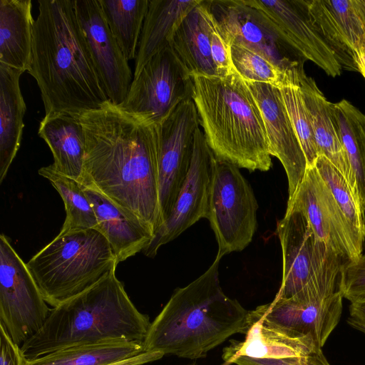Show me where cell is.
Returning a JSON list of instances; mask_svg holds the SVG:
<instances>
[{
    "label": "cell",
    "mask_w": 365,
    "mask_h": 365,
    "mask_svg": "<svg viewBox=\"0 0 365 365\" xmlns=\"http://www.w3.org/2000/svg\"><path fill=\"white\" fill-rule=\"evenodd\" d=\"M80 120L86 138L81 183L138 216L155 234L160 225L155 125L110 101Z\"/></svg>",
    "instance_id": "obj_1"
},
{
    "label": "cell",
    "mask_w": 365,
    "mask_h": 365,
    "mask_svg": "<svg viewBox=\"0 0 365 365\" xmlns=\"http://www.w3.org/2000/svg\"><path fill=\"white\" fill-rule=\"evenodd\" d=\"M28 73L39 88L45 115H81L109 101L80 27L74 0H40Z\"/></svg>",
    "instance_id": "obj_2"
},
{
    "label": "cell",
    "mask_w": 365,
    "mask_h": 365,
    "mask_svg": "<svg viewBox=\"0 0 365 365\" xmlns=\"http://www.w3.org/2000/svg\"><path fill=\"white\" fill-rule=\"evenodd\" d=\"M221 257L184 287L177 288L151 322L144 351L197 359L236 334H246L250 311L227 296L219 279Z\"/></svg>",
    "instance_id": "obj_3"
},
{
    "label": "cell",
    "mask_w": 365,
    "mask_h": 365,
    "mask_svg": "<svg viewBox=\"0 0 365 365\" xmlns=\"http://www.w3.org/2000/svg\"><path fill=\"white\" fill-rule=\"evenodd\" d=\"M150 324L114 272L51 309L41 329L21 349L29 361L67 347L110 339L143 343Z\"/></svg>",
    "instance_id": "obj_4"
},
{
    "label": "cell",
    "mask_w": 365,
    "mask_h": 365,
    "mask_svg": "<svg viewBox=\"0 0 365 365\" xmlns=\"http://www.w3.org/2000/svg\"><path fill=\"white\" fill-rule=\"evenodd\" d=\"M191 78L192 99L215 157L250 171L269 170L272 155L264 121L245 81L235 71Z\"/></svg>",
    "instance_id": "obj_5"
},
{
    "label": "cell",
    "mask_w": 365,
    "mask_h": 365,
    "mask_svg": "<svg viewBox=\"0 0 365 365\" xmlns=\"http://www.w3.org/2000/svg\"><path fill=\"white\" fill-rule=\"evenodd\" d=\"M26 265L54 308L115 272L118 264L105 236L89 228L60 232Z\"/></svg>",
    "instance_id": "obj_6"
},
{
    "label": "cell",
    "mask_w": 365,
    "mask_h": 365,
    "mask_svg": "<svg viewBox=\"0 0 365 365\" xmlns=\"http://www.w3.org/2000/svg\"><path fill=\"white\" fill-rule=\"evenodd\" d=\"M277 231L283 263L282 283L274 298H289L308 285L341 273L349 262L318 237L297 207H287Z\"/></svg>",
    "instance_id": "obj_7"
},
{
    "label": "cell",
    "mask_w": 365,
    "mask_h": 365,
    "mask_svg": "<svg viewBox=\"0 0 365 365\" xmlns=\"http://www.w3.org/2000/svg\"><path fill=\"white\" fill-rule=\"evenodd\" d=\"M257 208L254 192L239 168L215 157L207 219L218 244L217 255L222 257L248 246L257 226Z\"/></svg>",
    "instance_id": "obj_8"
},
{
    "label": "cell",
    "mask_w": 365,
    "mask_h": 365,
    "mask_svg": "<svg viewBox=\"0 0 365 365\" xmlns=\"http://www.w3.org/2000/svg\"><path fill=\"white\" fill-rule=\"evenodd\" d=\"M343 298L336 285L316 284L289 298H274L252 313L269 327L292 336L312 339L322 349L340 320Z\"/></svg>",
    "instance_id": "obj_9"
},
{
    "label": "cell",
    "mask_w": 365,
    "mask_h": 365,
    "mask_svg": "<svg viewBox=\"0 0 365 365\" xmlns=\"http://www.w3.org/2000/svg\"><path fill=\"white\" fill-rule=\"evenodd\" d=\"M192 96V78L169 47L153 56L133 78L118 107L136 118L155 125Z\"/></svg>",
    "instance_id": "obj_10"
},
{
    "label": "cell",
    "mask_w": 365,
    "mask_h": 365,
    "mask_svg": "<svg viewBox=\"0 0 365 365\" xmlns=\"http://www.w3.org/2000/svg\"><path fill=\"white\" fill-rule=\"evenodd\" d=\"M51 311L26 263L1 234L0 322L14 342L21 346L41 329Z\"/></svg>",
    "instance_id": "obj_11"
},
{
    "label": "cell",
    "mask_w": 365,
    "mask_h": 365,
    "mask_svg": "<svg viewBox=\"0 0 365 365\" xmlns=\"http://www.w3.org/2000/svg\"><path fill=\"white\" fill-rule=\"evenodd\" d=\"M199 125L192 99L182 102L169 116L155 124L160 225L168 217L189 172Z\"/></svg>",
    "instance_id": "obj_12"
},
{
    "label": "cell",
    "mask_w": 365,
    "mask_h": 365,
    "mask_svg": "<svg viewBox=\"0 0 365 365\" xmlns=\"http://www.w3.org/2000/svg\"><path fill=\"white\" fill-rule=\"evenodd\" d=\"M207 4L229 45H242L284 71L303 68L305 58L246 1L207 0Z\"/></svg>",
    "instance_id": "obj_13"
},
{
    "label": "cell",
    "mask_w": 365,
    "mask_h": 365,
    "mask_svg": "<svg viewBox=\"0 0 365 365\" xmlns=\"http://www.w3.org/2000/svg\"><path fill=\"white\" fill-rule=\"evenodd\" d=\"M214 158L204 133L197 128L187 175L168 217L143 251L145 256L154 257L161 246L177 238L200 219L207 218Z\"/></svg>",
    "instance_id": "obj_14"
},
{
    "label": "cell",
    "mask_w": 365,
    "mask_h": 365,
    "mask_svg": "<svg viewBox=\"0 0 365 365\" xmlns=\"http://www.w3.org/2000/svg\"><path fill=\"white\" fill-rule=\"evenodd\" d=\"M77 19L98 76L109 101L120 106L133 76L106 21L98 0H74Z\"/></svg>",
    "instance_id": "obj_15"
},
{
    "label": "cell",
    "mask_w": 365,
    "mask_h": 365,
    "mask_svg": "<svg viewBox=\"0 0 365 365\" xmlns=\"http://www.w3.org/2000/svg\"><path fill=\"white\" fill-rule=\"evenodd\" d=\"M300 209L315 234L346 262L362 255L363 246L355 237L329 188L314 165L305 175L287 206Z\"/></svg>",
    "instance_id": "obj_16"
},
{
    "label": "cell",
    "mask_w": 365,
    "mask_h": 365,
    "mask_svg": "<svg viewBox=\"0 0 365 365\" xmlns=\"http://www.w3.org/2000/svg\"><path fill=\"white\" fill-rule=\"evenodd\" d=\"M305 60L328 76H340L342 66L322 38L309 13L306 0H247Z\"/></svg>",
    "instance_id": "obj_17"
},
{
    "label": "cell",
    "mask_w": 365,
    "mask_h": 365,
    "mask_svg": "<svg viewBox=\"0 0 365 365\" xmlns=\"http://www.w3.org/2000/svg\"><path fill=\"white\" fill-rule=\"evenodd\" d=\"M261 111L271 155L282 164L288 180V201L294 197L305 175L307 163L292 125L280 91L265 83L247 81Z\"/></svg>",
    "instance_id": "obj_18"
},
{
    "label": "cell",
    "mask_w": 365,
    "mask_h": 365,
    "mask_svg": "<svg viewBox=\"0 0 365 365\" xmlns=\"http://www.w3.org/2000/svg\"><path fill=\"white\" fill-rule=\"evenodd\" d=\"M318 31L342 68L359 71L365 56V24L354 0H306Z\"/></svg>",
    "instance_id": "obj_19"
},
{
    "label": "cell",
    "mask_w": 365,
    "mask_h": 365,
    "mask_svg": "<svg viewBox=\"0 0 365 365\" xmlns=\"http://www.w3.org/2000/svg\"><path fill=\"white\" fill-rule=\"evenodd\" d=\"M81 185L95 212L96 229L107 239L117 264L143 252L149 245L154 233L146 222L98 190Z\"/></svg>",
    "instance_id": "obj_20"
},
{
    "label": "cell",
    "mask_w": 365,
    "mask_h": 365,
    "mask_svg": "<svg viewBox=\"0 0 365 365\" xmlns=\"http://www.w3.org/2000/svg\"><path fill=\"white\" fill-rule=\"evenodd\" d=\"M299 84L310 118L318 155L326 157L359 195L356 180L332 115V103L326 98L315 81L308 76L304 69L299 73Z\"/></svg>",
    "instance_id": "obj_21"
},
{
    "label": "cell",
    "mask_w": 365,
    "mask_h": 365,
    "mask_svg": "<svg viewBox=\"0 0 365 365\" xmlns=\"http://www.w3.org/2000/svg\"><path fill=\"white\" fill-rule=\"evenodd\" d=\"M251 325L245 340H232L223 349L222 359L227 364L240 356L254 359H283L301 356L322 350L309 337H295L265 325L250 311Z\"/></svg>",
    "instance_id": "obj_22"
},
{
    "label": "cell",
    "mask_w": 365,
    "mask_h": 365,
    "mask_svg": "<svg viewBox=\"0 0 365 365\" xmlns=\"http://www.w3.org/2000/svg\"><path fill=\"white\" fill-rule=\"evenodd\" d=\"M80 116L68 113L44 115L38 134L48 145L56 170L81 182L86 138Z\"/></svg>",
    "instance_id": "obj_23"
},
{
    "label": "cell",
    "mask_w": 365,
    "mask_h": 365,
    "mask_svg": "<svg viewBox=\"0 0 365 365\" xmlns=\"http://www.w3.org/2000/svg\"><path fill=\"white\" fill-rule=\"evenodd\" d=\"M201 0H149L144 20L133 78L155 54L169 48L171 39L184 18Z\"/></svg>",
    "instance_id": "obj_24"
},
{
    "label": "cell",
    "mask_w": 365,
    "mask_h": 365,
    "mask_svg": "<svg viewBox=\"0 0 365 365\" xmlns=\"http://www.w3.org/2000/svg\"><path fill=\"white\" fill-rule=\"evenodd\" d=\"M23 71L0 63V182L21 145L26 106L20 88Z\"/></svg>",
    "instance_id": "obj_25"
},
{
    "label": "cell",
    "mask_w": 365,
    "mask_h": 365,
    "mask_svg": "<svg viewBox=\"0 0 365 365\" xmlns=\"http://www.w3.org/2000/svg\"><path fill=\"white\" fill-rule=\"evenodd\" d=\"M169 47L190 76H217L211 54L205 0L184 18Z\"/></svg>",
    "instance_id": "obj_26"
},
{
    "label": "cell",
    "mask_w": 365,
    "mask_h": 365,
    "mask_svg": "<svg viewBox=\"0 0 365 365\" xmlns=\"http://www.w3.org/2000/svg\"><path fill=\"white\" fill-rule=\"evenodd\" d=\"M31 0L0 1V63L28 71L31 62L33 26Z\"/></svg>",
    "instance_id": "obj_27"
},
{
    "label": "cell",
    "mask_w": 365,
    "mask_h": 365,
    "mask_svg": "<svg viewBox=\"0 0 365 365\" xmlns=\"http://www.w3.org/2000/svg\"><path fill=\"white\" fill-rule=\"evenodd\" d=\"M143 352V343L110 339L59 349L29 360L26 365H108Z\"/></svg>",
    "instance_id": "obj_28"
},
{
    "label": "cell",
    "mask_w": 365,
    "mask_h": 365,
    "mask_svg": "<svg viewBox=\"0 0 365 365\" xmlns=\"http://www.w3.org/2000/svg\"><path fill=\"white\" fill-rule=\"evenodd\" d=\"M331 112L365 208V114L346 100L332 103Z\"/></svg>",
    "instance_id": "obj_29"
},
{
    "label": "cell",
    "mask_w": 365,
    "mask_h": 365,
    "mask_svg": "<svg viewBox=\"0 0 365 365\" xmlns=\"http://www.w3.org/2000/svg\"><path fill=\"white\" fill-rule=\"evenodd\" d=\"M106 21L128 61L135 59L149 0H98Z\"/></svg>",
    "instance_id": "obj_30"
},
{
    "label": "cell",
    "mask_w": 365,
    "mask_h": 365,
    "mask_svg": "<svg viewBox=\"0 0 365 365\" xmlns=\"http://www.w3.org/2000/svg\"><path fill=\"white\" fill-rule=\"evenodd\" d=\"M38 172L51 182L64 202L66 219L60 232L96 228L94 210L78 180L61 173L52 164Z\"/></svg>",
    "instance_id": "obj_31"
},
{
    "label": "cell",
    "mask_w": 365,
    "mask_h": 365,
    "mask_svg": "<svg viewBox=\"0 0 365 365\" xmlns=\"http://www.w3.org/2000/svg\"><path fill=\"white\" fill-rule=\"evenodd\" d=\"M314 167L322 178L342 212L358 242L363 246L365 238V214L359 196L324 155H319Z\"/></svg>",
    "instance_id": "obj_32"
},
{
    "label": "cell",
    "mask_w": 365,
    "mask_h": 365,
    "mask_svg": "<svg viewBox=\"0 0 365 365\" xmlns=\"http://www.w3.org/2000/svg\"><path fill=\"white\" fill-rule=\"evenodd\" d=\"M304 68L291 72L287 83L279 88L284 105L304 151L307 168L313 167L319 156L313 130L306 108L299 73Z\"/></svg>",
    "instance_id": "obj_33"
},
{
    "label": "cell",
    "mask_w": 365,
    "mask_h": 365,
    "mask_svg": "<svg viewBox=\"0 0 365 365\" xmlns=\"http://www.w3.org/2000/svg\"><path fill=\"white\" fill-rule=\"evenodd\" d=\"M230 54L234 70L247 81L269 83L279 88L287 83L293 71H284L262 56L240 44L231 43Z\"/></svg>",
    "instance_id": "obj_34"
},
{
    "label": "cell",
    "mask_w": 365,
    "mask_h": 365,
    "mask_svg": "<svg viewBox=\"0 0 365 365\" xmlns=\"http://www.w3.org/2000/svg\"><path fill=\"white\" fill-rule=\"evenodd\" d=\"M205 3L207 8V19L212 60L217 68V76H225L235 71L230 59V45L225 40L216 19L210 11L207 0H205Z\"/></svg>",
    "instance_id": "obj_35"
},
{
    "label": "cell",
    "mask_w": 365,
    "mask_h": 365,
    "mask_svg": "<svg viewBox=\"0 0 365 365\" xmlns=\"http://www.w3.org/2000/svg\"><path fill=\"white\" fill-rule=\"evenodd\" d=\"M339 289L343 297L350 302L365 299V255L345 265Z\"/></svg>",
    "instance_id": "obj_36"
},
{
    "label": "cell",
    "mask_w": 365,
    "mask_h": 365,
    "mask_svg": "<svg viewBox=\"0 0 365 365\" xmlns=\"http://www.w3.org/2000/svg\"><path fill=\"white\" fill-rule=\"evenodd\" d=\"M230 364L236 365H330L322 350L307 355L283 359H254L240 356Z\"/></svg>",
    "instance_id": "obj_37"
},
{
    "label": "cell",
    "mask_w": 365,
    "mask_h": 365,
    "mask_svg": "<svg viewBox=\"0 0 365 365\" xmlns=\"http://www.w3.org/2000/svg\"><path fill=\"white\" fill-rule=\"evenodd\" d=\"M0 365H26L21 346L14 342L9 332L0 322Z\"/></svg>",
    "instance_id": "obj_38"
},
{
    "label": "cell",
    "mask_w": 365,
    "mask_h": 365,
    "mask_svg": "<svg viewBox=\"0 0 365 365\" xmlns=\"http://www.w3.org/2000/svg\"><path fill=\"white\" fill-rule=\"evenodd\" d=\"M165 354L160 351H144L130 358L108 365H143L160 359Z\"/></svg>",
    "instance_id": "obj_39"
},
{
    "label": "cell",
    "mask_w": 365,
    "mask_h": 365,
    "mask_svg": "<svg viewBox=\"0 0 365 365\" xmlns=\"http://www.w3.org/2000/svg\"><path fill=\"white\" fill-rule=\"evenodd\" d=\"M349 317L365 325V299L351 302Z\"/></svg>",
    "instance_id": "obj_40"
},
{
    "label": "cell",
    "mask_w": 365,
    "mask_h": 365,
    "mask_svg": "<svg viewBox=\"0 0 365 365\" xmlns=\"http://www.w3.org/2000/svg\"><path fill=\"white\" fill-rule=\"evenodd\" d=\"M354 5L365 24V0H354Z\"/></svg>",
    "instance_id": "obj_41"
},
{
    "label": "cell",
    "mask_w": 365,
    "mask_h": 365,
    "mask_svg": "<svg viewBox=\"0 0 365 365\" xmlns=\"http://www.w3.org/2000/svg\"><path fill=\"white\" fill-rule=\"evenodd\" d=\"M347 322L351 327L365 334V325L364 324L360 323L359 322H358L351 317H349L347 319Z\"/></svg>",
    "instance_id": "obj_42"
},
{
    "label": "cell",
    "mask_w": 365,
    "mask_h": 365,
    "mask_svg": "<svg viewBox=\"0 0 365 365\" xmlns=\"http://www.w3.org/2000/svg\"><path fill=\"white\" fill-rule=\"evenodd\" d=\"M359 72L365 78V56L361 59V62L359 66Z\"/></svg>",
    "instance_id": "obj_43"
}]
</instances>
